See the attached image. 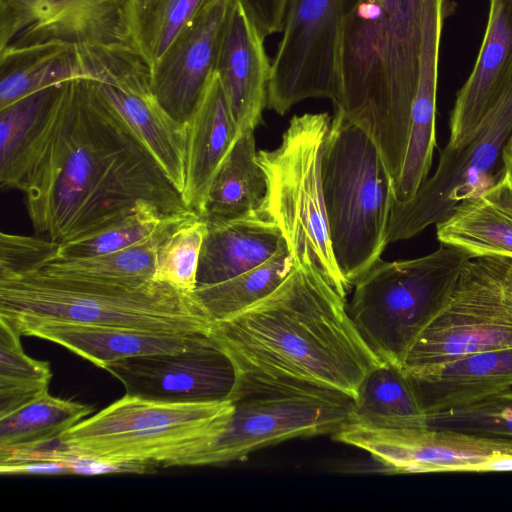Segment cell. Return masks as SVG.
<instances>
[{
    "label": "cell",
    "mask_w": 512,
    "mask_h": 512,
    "mask_svg": "<svg viewBox=\"0 0 512 512\" xmlns=\"http://www.w3.org/2000/svg\"><path fill=\"white\" fill-rule=\"evenodd\" d=\"M1 188L25 195L38 236L61 244L100 231L142 202L191 211L124 120L87 80L59 85Z\"/></svg>",
    "instance_id": "1"
},
{
    "label": "cell",
    "mask_w": 512,
    "mask_h": 512,
    "mask_svg": "<svg viewBox=\"0 0 512 512\" xmlns=\"http://www.w3.org/2000/svg\"><path fill=\"white\" fill-rule=\"evenodd\" d=\"M209 337L238 375L312 385L355 399L381 365L353 323L346 297L313 266L294 263L269 295L228 319Z\"/></svg>",
    "instance_id": "2"
},
{
    "label": "cell",
    "mask_w": 512,
    "mask_h": 512,
    "mask_svg": "<svg viewBox=\"0 0 512 512\" xmlns=\"http://www.w3.org/2000/svg\"><path fill=\"white\" fill-rule=\"evenodd\" d=\"M423 10L424 0H352L341 30L334 106L371 136L393 180L408 144Z\"/></svg>",
    "instance_id": "3"
},
{
    "label": "cell",
    "mask_w": 512,
    "mask_h": 512,
    "mask_svg": "<svg viewBox=\"0 0 512 512\" xmlns=\"http://www.w3.org/2000/svg\"><path fill=\"white\" fill-rule=\"evenodd\" d=\"M0 317L15 326L31 321H61L206 335L212 324L194 293L166 282L53 274L3 253Z\"/></svg>",
    "instance_id": "4"
},
{
    "label": "cell",
    "mask_w": 512,
    "mask_h": 512,
    "mask_svg": "<svg viewBox=\"0 0 512 512\" xmlns=\"http://www.w3.org/2000/svg\"><path fill=\"white\" fill-rule=\"evenodd\" d=\"M321 180L333 255L351 288L388 245L394 180L367 131L336 108Z\"/></svg>",
    "instance_id": "5"
},
{
    "label": "cell",
    "mask_w": 512,
    "mask_h": 512,
    "mask_svg": "<svg viewBox=\"0 0 512 512\" xmlns=\"http://www.w3.org/2000/svg\"><path fill=\"white\" fill-rule=\"evenodd\" d=\"M233 411L221 402H165L126 394L59 436L56 446L114 464L183 466Z\"/></svg>",
    "instance_id": "6"
},
{
    "label": "cell",
    "mask_w": 512,
    "mask_h": 512,
    "mask_svg": "<svg viewBox=\"0 0 512 512\" xmlns=\"http://www.w3.org/2000/svg\"><path fill=\"white\" fill-rule=\"evenodd\" d=\"M440 244L414 259H379L353 285L349 315L382 362L401 368L407 352L442 310L472 258L457 247Z\"/></svg>",
    "instance_id": "7"
},
{
    "label": "cell",
    "mask_w": 512,
    "mask_h": 512,
    "mask_svg": "<svg viewBox=\"0 0 512 512\" xmlns=\"http://www.w3.org/2000/svg\"><path fill=\"white\" fill-rule=\"evenodd\" d=\"M330 124L327 113L295 115L280 145L257 153L267 180L261 210L279 226L294 263L313 266L346 297L351 288L333 255L321 180Z\"/></svg>",
    "instance_id": "8"
},
{
    "label": "cell",
    "mask_w": 512,
    "mask_h": 512,
    "mask_svg": "<svg viewBox=\"0 0 512 512\" xmlns=\"http://www.w3.org/2000/svg\"><path fill=\"white\" fill-rule=\"evenodd\" d=\"M229 400L233 411L223 428L183 466L243 461L289 439L334 434L351 421L354 406L338 391L238 374Z\"/></svg>",
    "instance_id": "9"
},
{
    "label": "cell",
    "mask_w": 512,
    "mask_h": 512,
    "mask_svg": "<svg viewBox=\"0 0 512 512\" xmlns=\"http://www.w3.org/2000/svg\"><path fill=\"white\" fill-rule=\"evenodd\" d=\"M512 346V258H471L437 316L417 337L406 373L462 355Z\"/></svg>",
    "instance_id": "10"
},
{
    "label": "cell",
    "mask_w": 512,
    "mask_h": 512,
    "mask_svg": "<svg viewBox=\"0 0 512 512\" xmlns=\"http://www.w3.org/2000/svg\"><path fill=\"white\" fill-rule=\"evenodd\" d=\"M491 109L462 144H446L433 176L406 203L393 200L387 243L410 239L448 218L463 201L492 186L491 174L512 130V59Z\"/></svg>",
    "instance_id": "11"
},
{
    "label": "cell",
    "mask_w": 512,
    "mask_h": 512,
    "mask_svg": "<svg viewBox=\"0 0 512 512\" xmlns=\"http://www.w3.org/2000/svg\"><path fill=\"white\" fill-rule=\"evenodd\" d=\"M93 90L124 120L182 195L186 186L187 129L159 102L151 68L136 50L80 46Z\"/></svg>",
    "instance_id": "12"
},
{
    "label": "cell",
    "mask_w": 512,
    "mask_h": 512,
    "mask_svg": "<svg viewBox=\"0 0 512 512\" xmlns=\"http://www.w3.org/2000/svg\"><path fill=\"white\" fill-rule=\"evenodd\" d=\"M348 0H289L271 62L267 108L280 115L308 98H337L341 30Z\"/></svg>",
    "instance_id": "13"
},
{
    "label": "cell",
    "mask_w": 512,
    "mask_h": 512,
    "mask_svg": "<svg viewBox=\"0 0 512 512\" xmlns=\"http://www.w3.org/2000/svg\"><path fill=\"white\" fill-rule=\"evenodd\" d=\"M141 0H0V51L49 42L142 50Z\"/></svg>",
    "instance_id": "14"
},
{
    "label": "cell",
    "mask_w": 512,
    "mask_h": 512,
    "mask_svg": "<svg viewBox=\"0 0 512 512\" xmlns=\"http://www.w3.org/2000/svg\"><path fill=\"white\" fill-rule=\"evenodd\" d=\"M333 438L367 452L384 471L396 474L470 472L477 464L512 454L510 438L428 425L378 428L349 422Z\"/></svg>",
    "instance_id": "15"
},
{
    "label": "cell",
    "mask_w": 512,
    "mask_h": 512,
    "mask_svg": "<svg viewBox=\"0 0 512 512\" xmlns=\"http://www.w3.org/2000/svg\"><path fill=\"white\" fill-rule=\"evenodd\" d=\"M105 370L126 394L165 402L225 401L237 380L233 362L209 335L182 352L131 357Z\"/></svg>",
    "instance_id": "16"
},
{
    "label": "cell",
    "mask_w": 512,
    "mask_h": 512,
    "mask_svg": "<svg viewBox=\"0 0 512 512\" xmlns=\"http://www.w3.org/2000/svg\"><path fill=\"white\" fill-rule=\"evenodd\" d=\"M231 0H210L179 32L151 69L162 106L185 122L212 72Z\"/></svg>",
    "instance_id": "17"
},
{
    "label": "cell",
    "mask_w": 512,
    "mask_h": 512,
    "mask_svg": "<svg viewBox=\"0 0 512 512\" xmlns=\"http://www.w3.org/2000/svg\"><path fill=\"white\" fill-rule=\"evenodd\" d=\"M264 39L241 0H231L215 71L239 133L254 130L267 106L271 62Z\"/></svg>",
    "instance_id": "18"
},
{
    "label": "cell",
    "mask_w": 512,
    "mask_h": 512,
    "mask_svg": "<svg viewBox=\"0 0 512 512\" xmlns=\"http://www.w3.org/2000/svg\"><path fill=\"white\" fill-rule=\"evenodd\" d=\"M447 0H424L423 34L417 90L411 109L409 138L401 172L394 181V200L410 201L426 181L435 138L439 50Z\"/></svg>",
    "instance_id": "19"
},
{
    "label": "cell",
    "mask_w": 512,
    "mask_h": 512,
    "mask_svg": "<svg viewBox=\"0 0 512 512\" xmlns=\"http://www.w3.org/2000/svg\"><path fill=\"white\" fill-rule=\"evenodd\" d=\"M406 374L428 417L512 389V346L462 355Z\"/></svg>",
    "instance_id": "20"
},
{
    "label": "cell",
    "mask_w": 512,
    "mask_h": 512,
    "mask_svg": "<svg viewBox=\"0 0 512 512\" xmlns=\"http://www.w3.org/2000/svg\"><path fill=\"white\" fill-rule=\"evenodd\" d=\"M15 327L22 335L54 342L103 369L131 357L179 353L206 335L61 321H31Z\"/></svg>",
    "instance_id": "21"
},
{
    "label": "cell",
    "mask_w": 512,
    "mask_h": 512,
    "mask_svg": "<svg viewBox=\"0 0 512 512\" xmlns=\"http://www.w3.org/2000/svg\"><path fill=\"white\" fill-rule=\"evenodd\" d=\"M512 59V0H490L483 41L474 67L456 94L450 113L447 145L466 141L483 121L498 96Z\"/></svg>",
    "instance_id": "22"
},
{
    "label": "cell",
    "mask_w": 512,
    "mask_h": 512,
    "mask_svg": "<svg viewBox=\"0 0 512 512\" xmlns=\"http://www.w3.org/2000/svg\"><path fill=\"white\" fill-rule=\"evenodd\" d=\"M185 124L187 171L183 199L200 217L211 182L239 135L215 70Z\"/></svg>",
    "instance_id": "23"
},
{
    "label": "cell",
    "mask_w": 512,
    "mask_h": 512,
    "mask_svg": "<svg viewBox=\"0 0 512 512\" xmlns=\"http://www.w3.org/2000/svg\"><path fill=\"white\" fill-rule=\"evenodd\" d=\"M286 243L279 226L263 211L208 226L200 251L197 286L228 280L272 258Z\"/></svg>",
    "instance_id": "24"
},
{
    "label": "cell",
    "mask_w": 512,
    "mask_h": 512,
    "mask_svg": "<svg viewBox=\"0 0 512 512\" xmlns=\"http://www.w3.org/2000/svg\"><path fill=\"white\" fill-rule=\"evenodd\" d=\"M440 243L457 247L472 258H512V182L502 171L495 183L460 203L436 224Z\"/></svg>",
    "instance_id": "25"
},
{
    "label": "cell",
    "mask_w": 512,
    "mask_h": 512,
    "mask_svg": "<svg viewBox=\"0 0 512 512\" xmlns=\"http://www.w3.org/2000/svg\"><path fill=\"white\" fill-rule=\"evenodd\" d=\"M254 130L237 136L216 172L200 215L207 226L246 218L261 211L267 180L257 160Z\"/></svg>",
    "instance_id": "26"
},
{
    "label": "cell",
    "mask_w": 512,
    "mask_h": 512,
    "mask_svg": "<svg viewBox=\"0 0 512 512\" xmlns=\"http://www.w3.org/2000/svg\"><path fill=\"white\" fill-rule=\"evenodd\" d=\"M76 80H92L78 45L49 42L0 51V109Z\"/></svg>",
    "instance_id": "27"
},
{
    "label": "cell",
    "mask_w": 512,
    "mask_h": 512,
    "mask_svg": "<svg viewBox=\"0 0 512 512\" xmlns=\"http://www.w3.org/2000/svg\"><path fill=\"white\" fill-rule=\"evenodd\" d=\"M351 422L378 428H416L427 426V416L409 376L400 367L384 362L360 384Z\"/></svg>",
    "instance_id": "28"
},
{
    "label": "cell",
    "mask_w": 512,
    "mask_h": 512,
    "mask_svg": "<svg viewBox=\"0 0 512 512\" xmlns=\"http://www.w3.org/2000/svg\"><path fill=\"white\" fill-rule=\"evenodd\" d=\"M92 411L91 406L46 391L0 417V456L48 445Z\"/></svg>",
    "instance_id": "29"
},
{
    "label": "cell",
    "mask_w": 512,
    "mask_h": 512,
    "mask_svg": "<svg viewBox=\"0 0 512 512\" xmlns=\"http://www.w3.org/2000/svg\"><path fill=\"white\" fill-rule=\"evenodd\" d=\"M293 265L287 243H284L262 265L219 283L197 286L194 296L212 323L222 321L273 292L287 277Z\"/></svg>",
    "instance_id": "30"
},
{
    "label": "cell",
    "mask_w": 512,
    "mask_h": 512,
    "mask_svg": "<svg viewBox=\"0 0 512 512\" xmlns=\"http://www.w3.org/2000/svg\"><path fill=\"white\" fill-rule=\"evenodd\" d=\"M20 331L0 317V417L48 391L50 364L28 356Z\"/></svg>",
    "instance_id": "31"
},
{
    "label": "cell",
    "mask_w": 512,
    "mask_h": 512,
    "mask_svg": "<svg viewBox=\"0 0 512 512\" xmlns=\"http://www.w3.org/2000/svg\"><path fill=\"white\" fill-rule=\"evenodd\" d=\"M167 216L170 215H164L155 204L142 201L112 225L74 241L53 242L52 250L64 257H91L115 252L148 237Z\"/></svg>",
    "instance_id": "32"
},
{
    "label": "cell",
    "mask_w": 512,
    "mask_h": 512,
    "mask_svg": "<svg viewBox=\"0 0 512 512\" xmlns=\"http://www.w3.org/2000/svg\"><path fill=\"white\" fill-rule=\"evenodd\" d=\"M208 226L194 215L176 228L160 245L154 280L193 294L197 285L199 256Z\"/></svg>",
    "instance_id": "33"
},
{
    "label": "cell",
    "mask_w": 512,
    "mask_h": 512,
    "mask_svg": "<svg viewBox=\"0 0 512 512\" xmlns=\"http://www.w3.org/2000/svg\"><path fill=\"white\" fill-rule=\"evenodd\" d=\"M210 0H141L139 42L152 69L179 32Z\"/></svg>",
    "instance_id": "34"
},
{
    "label": "cell",
    "mask_w": 512,
    "mask_h": 512,
    "mask_svg": "<svg viewBox=\"0 0 512 512\" xmlns=\"http://www.w3.org/2000/svg\"><path fill=\"white\" fill-rule=\"evenodd\" d=\"M427 425L512 439V389L458 409L430 415Z\"/></svg>",
    "instance_id": "35"
},
{
    "label": "cell",
    "mask_w": 512,
    "mask_h": 512,
    "mask_svg": "<svg viewBox=\"0 0 512 512\" xmlns=\"http://www.w3.org/2000/svg\"><path fill=\"white\" fill-rule=\"evenodd\" d=\"M58 86L32 93L0 109V174L8 171L19 156Z\"/></svg>",
    "instance_id": "36"
},
{
    "label": "cell",
    "mask_w": 512,
    "mask_h": 512,
    "mask_svg": "<svg viewBox=\"0 0 512 512\" xmlns=\"http://www.w3.org/2000/svg\"><path fill=\"white\" fill-rule=\"evenodd\" d=\"M258 28L266 33L283 27L289 0H241Z\"/></svg>",
    "instance_id": "37"
},
{
    "label": "cell",
    "mask_w": 512,
    "mask_h": 512,
    "mask_svg": "<svg viewBox=\"0 0 512 512\" xmlns=\"http://www.w3.org/2000/svg\"><path fill=\"white\" fill-rule=\"evenodd\" d=\"M1 475H68L69 465L60 461H13L0 463Z\"/></svg>",
    "instance_id": "38"
},
{
    "label": "cell",
    "mask_w": 512,
    "mask_h": 512,
    "mask_svg": "<svg viewBox=\"0 0 512 512\" xmlns=\"http://www.w3.org/2000/svg\"><path fill=\"white\" fill-rule=\"evenodd\" d=\"M503 172L512 182V130L502 148Z\"/></svg>",
    "instance_id": "39"
}]
</instances>
